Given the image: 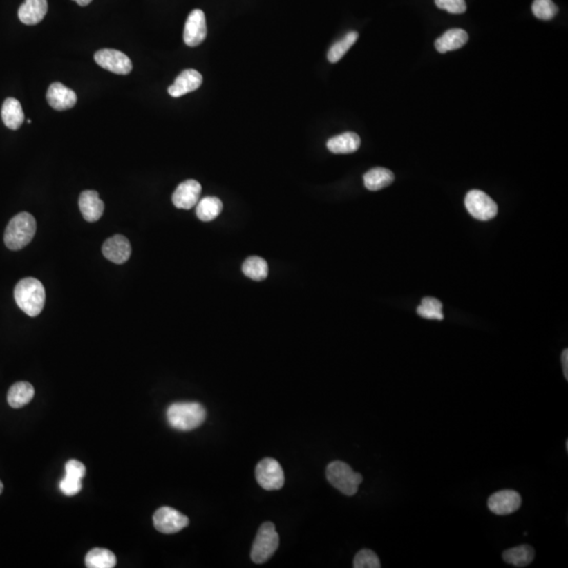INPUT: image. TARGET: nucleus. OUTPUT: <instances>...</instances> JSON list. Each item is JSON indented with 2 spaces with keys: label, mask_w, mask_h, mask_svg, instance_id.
I'll return each mask as SVG.
<instances>
[{
  "label": "nucleus",
  "mask_w": 568,
  "mask_h": 568,
  "mask_svg": "<svg viewBox=\"0 0 568 568\" xmlns=\"http://www.w3.org/2000/svg\"><path fill=\"white\" fill-rule=\"evenodd\" d=\"M522 498L519 493L513 489L497 491L489 497L487 501L491 513L498 515H511L520 509Z\"/></svg>",
  "instance_id": "nucleus-10"
},
{
  "label": "nucleus",
  "mask_w": 568,
  "mask_h": 568,
  "mask_svg": "<svg viewBox=\"0 0 568 568\" xmlns=\"http://www.w3.org/2000/svg\"><path fill=\"white\" fill-rule=\"evenodd\" d=\"M443 305L440 300L436 298L426 297L423 298L421 305L418 306L417 313L425 319L430 320H443Z\"/></svg>",
  "instance_id": "nucleus-28"
},
{
  "label": "nucleus",
  "mask_w": 568,
  "mask_h": 568,
  "mask_svg": "<svg viewBox=\"0 0 568 568\" xmlns=\"http://www.w3.org/2000/svg\"><path fill=\"white\" fill-rule=\"evenodd\" d=\"M364 185L368 191H380L392 184L395 175L392 171L384 168H374L368 171L363 176Z\"/></svg>",
  "instance_id": "nucleus-22"
},
{
  "label": "nucleus",
  "mask_w": 568,
  "mask_h": 568,
  "mask_svg": "<svg viewBox=\"0 0 568 568\" xmlns=\"http://www.w3.org/2000/svg\"><path fill=\"white\" fill-rule=\"evenodd\" d=\"M102 253L112 263L122 265L131 257L132 247L130 241L124 236L115 235L104 243Z\"/></svg>",
  "instance_id": "nucleus-14"
},
{
  "label": "nucleus",
  "mask_w": 568,
  "mask_h": 568,
  "mask_svg": "<svg viewBox=\"0 0 568 568\" xmlns=\"http://www.w3.org/2000/svg\"><path fill=\"white\" fill-rule=\"evenodd\" d=\"M566 451H568V441L566 440Z\"/></svg>",
  "instance_id": "nucleus-37"
},
{
  "label": "nucleus",
  "mask_w": 568,
  "mask_h": 568,
  "mask_svg": "<svg viewBox=\"0 0 568 568\" xmlns=\"http://www.w3.org/2000/svg\"><path fill=\"white\" fill-rule=\"evenodd\" d=\"M468 41V34L462 29H451L435 41L437 51L444 54L461 49Z\"/></svg>",
  "instance_id": "nucleus-19"
},
{
  "label": "nucleus",
  "mask_w": 568,
  "mask_h": 568,
  "mask_svg": "<svg viewBox=\"0 0 568 568\" xmlns=\"http://www.w3.org/2000/svg\"><path fill=\"white\" fill-rule=\"evenodd\" d=\"M79 209L82 216L88 223L100 220L104 214V203L96 191H84L80 194Z\"/></svg>",
  "instance_id": "nucleus-16"
},
{
  "label": "nucleus",
  "mask_w": 568,
  "mask_h": 568,
  "mask_svg": "<svg viewBox=\"0 0 568 568\" xmlns=\"http://www.w3.org/2000/svg\"><path fill=\"white\" fill-rule=\"evenodd\" d=\"M48 13L46 0H25L18 10V17L22 23L35 26L42 21Z\"/></svg>",
  "instance_id": "nucleus-17"
},
{
  "label": "nucleus",
  "mask_w": 568,
  "mask_h": 568,
  "mask_svg": "<svg viewBox=\"0 0 568 568\" xmlns=\"http://www.w3.org/2000/svg\"><path fill=\"white\" fill-rule=\"evenodd\" d=\"M200 183L194 179L183 181L175 189L172 200L177 209H189L198 203L201 195Z\"/></svg>",
  "instance_id": "nucleus-12"
},
{
  "label": "nucleus",
  "mask_w": 568,
  "mask_h": 568,
  "mask_svg": "<svg viewBox=\"0 0 568 568\" xmlns=\"http://www.w3.org/2000/svg\"><path fill=\"white\" fill-rule=\"evenodd\" d=\"M562 366H563V374L566 380H568V350H564L562 352Z\"/></svg>",
  "instance_id": "nucleus-34"
},
{
  "label": "nucleus",
  "mask_w": 568,
  "mask_h": 568,
  "mask_svg": "<svg viewBox=\"0 0 568 568\" xmlns=\"http://www.w3.org/2000/svg\"><path fill=\"white\" fill-rule=\"evenodd\" d=\"M207 28L205 15L201 10H193L185 22L183 40L187 46H197L207 38Z\"/></svg>",
  "instance_id": "nucleus-11"
},
{
  "label": "nucleus",
  "mask_w": 568,
  "mask_h": 568,
  "mask_svg": "<svg viewBox=\"0 0 568 568\" xmlns=\"http://www.w3.org/2000/svg\"><path fill=\"white\" fill-rule=\"evenodd\" d=\"M1 118L3 124L11 130H17L25 120V114L22 111L21 104L15 98H8L5 100L1 108Z\"/></svg>",
  "instance_id": "nucleus-20"
},
{
  "label": "nucleus",
  "mask_w": 568,
  "mask_h": 568,
  "mask_svg": "<svg viewBox=\"0 0 568 568\" xmlns=\"http://www.w3.org/2000/svg\"><path fill=\"white\" fill-rule=\"evenodd\" d=\"M223 205L217 197H205L197 203L196 214L201 221L214 220L223 211Z\"/></svg>",
  "instance_id": "nucleus-24"
},
{
  "label": "nucleus",
  "mask_w": 568,
  "mask_h": 568,
  "mask_svg": "<svg viewBox=\"0 0 568 568\" xmlns=\"http://www.w3.org/2000/svg\"><path fill=\"white\" fill-rule=\"evenodd\" d=\"M361 146V139L356 133L346 132L328 139V146L334 154H352Z\"/></svg>",
  "instance_id": "nucleus-18"
},
{
  "label": "nucleus",
  "mask_w": 568,
  "mask_h": 568,
  "mask_svg": "<svg viewBox=\"0 0 568 568\" xmlns=\"http://www.w3.org/2000/svg\"><path fill=\"white\" fill-rule=\"evenodd\" d=\"M465 207L473 218L481 221L491 220L498 214V205L486 193L473 189L465 197Z\"/></svg>",
  "instance_id": "nucleus-6"
},
{
  "label": "nucleus",
  "mask_w": 568,
  "mask_h": 568,
  "mask_svg": "<svg viewBox=\"0 0 568 568\" xmlns=\"http://www.w3.org/2000/svg\"><path fill=\"white\" fill-rule=\"evenodd\" d=\"M358 37H359V34L357 32H350L341 40L333 44L328 53V61L332 64L339 61L345 55L346 52L354 46V42L357 41Z\"/></svg>",
  "instance_id": "nucleus-27"
},
{
  "label": "nucleus",
  "mask_w": 568,
  "mask_h": 568,
  "mask_svg": "<svg viewBox=\"0 0 568 568\" xmlns=\"http://www.w3.org/2000/svg\"><path fill=\"white\" fill-rule=\"evenodd\" d=\"M256 479L265 491H278L284 485L283 469L275 459H263L256 466Z\"/></svg>",
  "instance_id": "nucleus-7"
},
{
  "label": "nucleus",
  "mask_w": 568,
  "mask_h": 568,
  "mask_svg": "<svg viewBox=\"0 0 568 568\" xmlns=\"http://www.w3.org/2000/svg\"><path fill=\"white\" fill-rule=\"evenodd\" d=\"M73 1H75L77 5L82 6V7H86V6L90 5L93 0H73Z\"/></svg>",
  "instance_id": "nucleus-35"
},
{
  "label": "nucleus",
  "mask_w": 568,
  "mask_h": 568,
  "mask_svg": "<svg viewBox=\"0 0 568 568\" xmlns=\"http://www.w3.org/2000/svg\"><path fill=\"white\" fill-rule=\"evenodd\" d=\"M202 82V75L199 73L198 70L189 68L179 74L174 84L168 88V92L172 97H181L183 95L194 92L197 88H200Z\"/></svg>",
  "instance_id": "nucleus-15"
},
{
  "label": "nucleus",
  "mask_w": 568,
  "mask_h": 568,
  "mask_svg": "<svg viewBox=\"0 0 568 568\" xmlns=\"http://www.w3.org/2000/svg\"><path fill=\"white\" fill-rule=\"evenodd\" d=\"M3 482H1V481H0V493H3Z\"/></svg>",
  "instance_id": "nucleus-36"
},
{
  "label": "nucleus",
  "mask_w": 568,
  "mask_h": 568,
  "mask_svg": "<svg viewBox=\"0 0 568 568\" xmlns=\"http://www.w3.org/2000/svg\"><path fill=\"white\" fill-rule=\"evenodd\" d=\"M535 558V551L529 545H520L507 549L503 553V560L517 567H524L529 565Z\"/></svg>",
  "instance_id": "nucleus-23"
},
{
  "label": "nucleus",
  "mask_w": 568,
  "mask_h": 568,
  "mask_svg": "<svg viewBox=\"0 0 568 568\" xmlns=\"http://www.w3.org/2000/svg\"><path fill=\"white\" fill-rule=\"evenodd\" d=\"M35 390L29 382H17L10 388L8 392V402L13 408H23L31 402Z\"/></svg>",
  "instance_id": "nucleus-21"
},
{
  "label": "nucleus",
  "mask_w": 568,
  "mask_h": 568,
  "mask_svg": "<svg viewBox=\"0 0 568 568\" xmlns=\"http://www.w3.org/2000/svg\"><path fill=\"white\" fill-rule=\"evenodd\" d=\"M154 527L159 533H175L182 531L189 524V520L187 515L172 507H160L153 517Z\"/></svg>",
  "instance_id": "nucleus-8"
},
{
  "label": "nucleus",
  "mask_w": 568,
  "mask_h": 568,
  "mask_svg": "<svg viewBox=\"0 0 568 568\" xmlns=\"http://www.w3.org/2000/svg\"><path fill=\"white\" fill-rule=\"evenodd\" d=\"M533 15L541 20H551L558 13L557 6L553 0H535L533 3Z\"/></svg>",
  "instance_id": "nucleus-29"
},
{
  "label": "nucleus",
  "mask_w": 568,
  "mask_h": 568,
  "mask_svg": "<svg viewBox=\"0 0 568 568\" xmlns=\"http://www.w3.org/2000/svg\"><path fill=\"white\" fill-rule=\"evenodd\" d=\"M167 418L169 424L175 430L189 432L199 428L205 422L207 412L200 404L178 402L168 408Z\"/></svg>",
  "instance_id": "nucleus-2"
},
{
  "label": "nucleus",
  "mask_w": 568,
  "mask_h": 568,
  "mask_svg": "<svg viewBox=\"0 0 568 568\" xmlns=\"http://www.w3.org/2000/svg\"><path fill=\"white\" fill-rule=\"evenodd\" d=\"M95 61L104 70L118 75H128L132 72L133 64L130 58L114 49H102L96 52Z\"/></svg>",
  "instance_id": "nucleus-9"
},
{
  "label": "nucleus",
  "mask_w": 568,
  "mask_h": 568,
  "mask_svg": "<svg viewBox=\"0 0 568 568\" xmlns=\"http://www.w3.org/2000/svg\"><path fill=\"white\" fill-rule=\"evenodd\" d=\"M326 478L328 482L345 495H354L357 493L363 478L360 473L352 471L348 463L334 461L326 467Z\"/></svg>",
  "instance_id": "nucleus-4"
},
{
  "label": "nucleus",
  "mask_w": 568,
  "mask_h": 568,
  "mask_svg": "<svg viewBox=\"0 0 568 568\" xmlns=\"http://www.w3.org/2000/svg\"><path fill=\"white\" fill-rule=\"evenodd\" d=\"M46 100L56 111H66L75 106L77 95L60 82H53L46 92Z\"/></svg>",
  "instance_id": "nucleus-13"
},
{
  "label": "nucleus",
  "mask_w": 568,
  "mask_h": 568,
  "mask_svg": "<svg viewBox=\"0 0 568 568\" xmlns=\"http://www.w3.org/2000/svg\"><path fill=\"white\" fill-rule=\"evenodd\" d=\"M60 491L68 497L77 495L82 491V480L79 479L70 478V477H64L59 484Z\"/></svg>",
  "instance_id": "nucleus-32"
},
{
  "label": "nucleus",
  "mask_w": 568,
  "mask_h": 568,
  "mask_svg": "<svg viewBox=\"0 0 568 568\" xmlns=\"http://www.w3.org/2000/svg\"><path fill=\"white\" fill-rule=\"evenodd\" d=\"M354 568H380V560L378 556L370 549H362L356 555L354 559Z\"/></svg>",
  "instance_id": "nucleus-30"
},
{
  "label": "nucleus",
  "mask_w": 568,
  "mask_h": 568,
  "mask_svg": "<svg viewBox=\"0 0 568 568\" xmlns=\"http://www.w3.org/2000/svg\"><path fill=\"white\" fill-rule=\"evenodd\" d=\"M116 563V556L106 549H93L86 557V565L88 568H113Z\"/></svg>",
  "instance_id": "nucleus-25"
},
{
  "label": "nucleus",
  "mask_w": 568,
  "mask_h": 568,
  "mask_svg": "<svg viewBox=\"0 0 568 568\" xmlns=\"http://www.w3.org/2000/svg\"><path fill=\"white\" fill-rule=\"evenodd\" d=\"M36 220L27 211H22L10 220L5 231V243L8 249L18 251L27 247L36 233Z\"/></svg>",
  "instance_id": "nucleus-3"
},
{
  "label": "nucleus",
  "mask_w": 568,
  "mask_h": 568,
  "mask_svg": "<svg viewBox=\"0 0 568 568\" xmlns=\"http://www.w3.org/2000/svg\"><path fill=\"white\" fill-rule=\"evenodd\" d=\"M16 303L30 317H36L44 310L46 291L41 282L35 278L20 280L14 292Z\"/></svg>",
  "instance_id": "nucleus-1"
},
{
  "label": "nucleus",
  "mask_w": 568,
  "mask_h": 568,
  "mask_svg": "<svg viewBox=\"0 0 568 568\" xmlns=\"http://www.w3.org/2000/svg\"><path fill=\"white\" fill-rule=\"evenodd\" d=\"M435 3L439 9L451 14H462L466 11L465 0H435Z\"/></svg>",
  "instance_id": "nucleus-31"
},
{
  "label": "nucleus",
  "mask_w": 568,
  "mask_h": 568,
  "mask_svg": "<svg viewBox=\"0 0 568 568\" xmlns=\"http://www.w3.org/2000/svg\"><path fill=\"white\" fill-rule=\"evenodd\" d=\"M86 475V466L77 460H70L66 464V476L82 480Z\"/></svg>",
  "instance_id": "nucleus-33"
},
{
  "label": "nucleus",
  "mask_w": 568,
  "mask_h": 568,
  "mask_svg": "<svg viewBox=\"0 0 568 568\" xmlns=\"http://www.w3.org/2000/svg\"><path fill=\"white\" fill-rule=\"evenodd\" d=\"M243 272L252 280L263 281L269 275V265L263 258L253 256L245 260L243 265Z\"/></svg>",
  "instance_id": "nucleus-26"
},
{
  "label": "nucleus",
  "mask_w": 568,
  "mask_h": 568,
  "mask_svg": "<svg viewBox=\"0 0 568 568\" xmlns=\"http://www.w3.org/2000/svg\"><path fill=\"white\" fill-rule=\"evenodd\" d=\"M279 547V535L272 522L263 523L258 529L252 547L251 558L256 564H263L271 559Z\"/></svg>",
  "instance_id": "nucleus-5"
}]
</instances>
